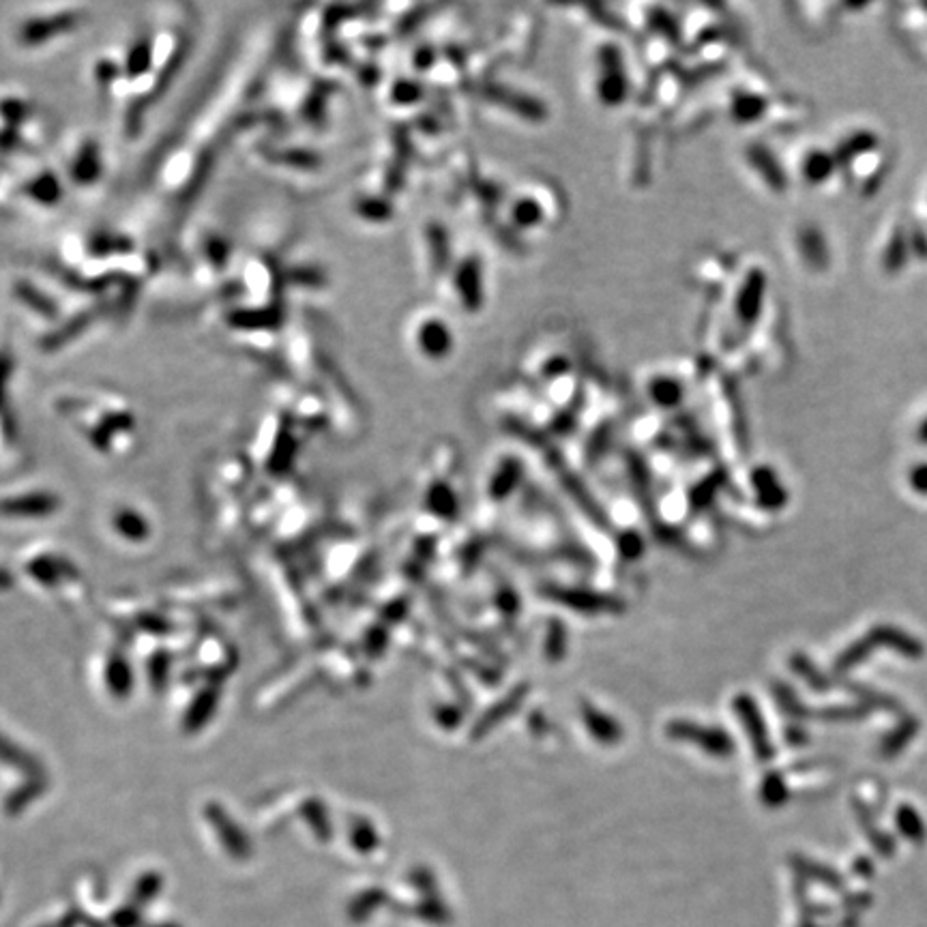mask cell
Returning <instances> with one entry per match:
<instances>
[{
  "instance_id": "obj_6",
  "label": "cell",
  "mask_w": 927,
  "mask_h": 927,
  "mask_svg": "<svg viewBox=\"0 0 927 927\" xmlns=\"http://www.w3.org/2000/svg\"><path fill=\"white\" fill-rule=\"evenodd\" d=\"M189 273L202 288L224 284L232 271L234 247L224 232L204 228L189 241Z\"/></svg>"
},
{
  "instance_id": "obj_2",
  "label": "cell",
  "mask_w": 927,
  "mask_h": 927,
  "mask_svg": "<svg viewBox=\"0 0 927 927\" xmlns=\"http://www.w3.org/2000/svg\"><path fill=\"white\" fill-rule=\"evenodd\" d=\"M88 20H91V9L86 5L54 3L31 7L11 22V46L26 54L46 52L80 33Z\"/></svg>"
},
{
  "instance_id": "obj_5",
  "label": "cell",
  "mask_w": 927,
  "mask_h": 927,
  "mask_svg": "<svg viewBox=\"0 0 927 927\" xmlns=\"http://www.w3.org/2000/svg\"><path fill=\"white\" fill-rule=\"evenodd\" d=\"M58 172L63 174L69 189H95L108 174V159L101 140L86 131L69 136L61 149Z\"/></svg>"
},
{
  "instance_id": "obj_9",
  "label": "cell",
  "mask_w": 927,
  "mask_h": 927,
  "mask_svg": "<svg viewBox=\"0 0 927 927\" xmlns=\"http://www.w3.org/2000/svg\"><path fill=\"white\" fill-rule=\"evenodd\" d=\"M440 327L443 325H438V322H423L421 325L419 348L425 352V355H438V352H443V348L436 344V335H445Z\"/></svg>"
},
{
  "instance_id": "obj_3",
  "label": "cell",
  "mask_w": 927,
  "mask_h": 927,
  "mask_svg": "<svg viewBox=\"0 0 927 927\" xmlns=\"http://www.w3.org/2000/svg\"><path fill=\"white\" fill-rule=\"evenodd\" d=\"M67 183L58 168L35 161L28 164H7L0 170V211L50 213L65 202Z\"/></svg>"
},
{
  "instance_id": "obj_7",
  "label": "cell",
  "mask_w": 927,
  "mask_h": 927,
  "mask_svg": "<svg viewBox=\"0 0 927 927\" xmlns=\"http://www.w3.org/2000/svg\"><path fill=\"white\" fill-rule=\"evenodd\" d=\"M249 153H252V159L260 168L273 170V174L277 172L282 176H288V179H292V176L314 174L322 166L318 151L292 142H282V138L262 142L254 146Z\"/></svg>"
},
{
  "instance_id": "obj_10",
  "label": "cell",
  "mask_w": 927,
  "mask_h": 927,
  "mask_svg": "<svg viewBox=\"0 0 927 927\" xmlns=\"http://www.w3.org/2000/svg\"><path fill=\"white\" fill-rule=\"evenodd\" d=\"M912 483H915V488L919 492H927V466L915 470V475H912Z\"/></svg>"
},
{
  "instance_id": "obj_4",
  "label": "cell",
  "mask_w": 927,
  "mask_h": 927,
  "mask_svg": "<svg viewBox=\"0 0 927 927\" xmlns=\"http://www.w3.org/2000/svg\"><path fill=\"white\" fill-rule=\"evenodd\" d=\"M7 294L18 312L39 327L41 333L54 329L65 318L69 312L65 299L76 297V294L63 290L46 273H13L7 282Z\"/></svg>"
},
{
  "instance_id": "obj_8",
  "label": "cell",
  "mask_w": 927,
  "mask_h": 927,
  "mask_svg": "<svg viewBox=\"0 0 927 927\" xmlns=\"http://www.w3.org/2000/svg\"><path fill=\"white\" fill-rule=\"evenodd\" d=\"M58 505L56 496L50 494H24L18 498H7L0 503V511L7 515H46Z\"/></svg>"
},
{
  "instance_id": "obj_1",
  "label": "cell",
  "mask_w": 927,
  "mask_h": 927,
  "mask_svg": "<svg viewBox=\"0 0 927 927\" xmlns=\"http://www.w3.org/2000/svg\"><path fill=\"white\" fill-rule=\"evenodd\" d=\"M52 408L58 417L71 421L95 449L112 453L123 449L125 440L136 434V410L121 393L106 387H69L52 393Z\"/></svg>"
}]
</instances>
